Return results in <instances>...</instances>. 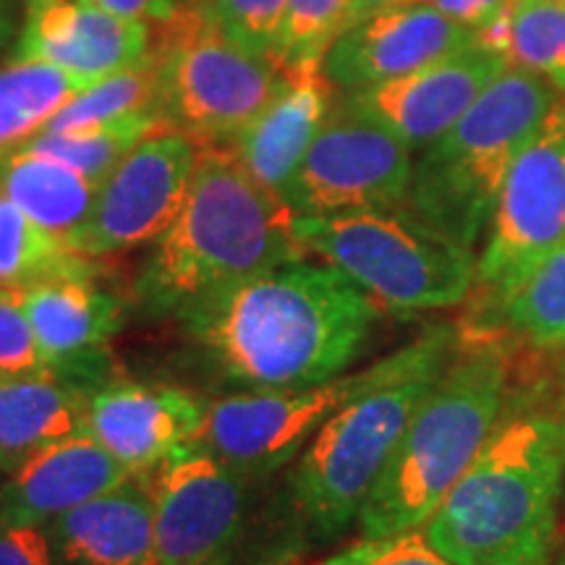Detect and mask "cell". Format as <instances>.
Returning a JSON list of instances; mask_svg holds the SVG:
<instances>
[{
  "label": "cell",
  "instance_id": "7402d4cb",
  "mask_svg": "<svg viewBox=\"0 0 565 565\" xmlns=\"http://www.w3.org/2000/svg\"><path fill=\"white\" fill-rule=\"evenodd\" d=\"M89 393L51 372L0 377V475L13 477L53 443L82 433Z\"/></svg>",
  "mask_w": 565,
  "mask_h": 565
},
{
  "label": "cell",
  "instance_id": "d4e9b609",
  "mask_svg": "<svg viewBox=\"0 0 565 565\" xmlns=\"http://www.w3.org/2000/svg\"><path fill=\"white\" fill-rule=\"evenodd\" d=\"M74 275H95V259L40 228L0 192V288L24 291Z\"/></svg>",
  "mask_w": 565,
  "mask_h": 565
},
{
  "label": "cell",
  "instance_id": "836d02e7",
  "mask_svg": "<svg viewBox=\"0 0 565 565\" xmlns=\"http://www.w3.org/2000/svg\"><path fill=\"white\" fill-rule=\"evenodd\" d=\"M0 565H58L45 529L0 519Z\"/></svg>",
  "mask_w": 565,
  "mask_h": 565
},
{
  "label": "cell",
  "instance_id": "f546056e",
  "mask_svg": "<svg viewBox=\"0 0 565 565\" xmlns=\"http://www.w3.org/2000/svg\"><path fill=\"white\" fill-rule=\"evenodd\" d=\"M183 3L200 11L238 47L275 61L288 0H183Z\"/></svg>",
  "mask_w": 565,
  "mask_h": 565
},
{
  "label": "cell",
  "instance_id": "7c38bea8",
  "mask_svg": "<svg viewBox=\"0 0 565 565\" xmlns=\"http://www.w3.org/2000/svg\"><path fill=\"white\" fill-rule=\"evenodd\" d=\"M200 150L192 137L173 129L139 141L97 186L89 221L71 246L100 259L158 242L186 202Z\"/></svg>",
  "mask_w": 565,
  "mask_h": 565
},
{
  "label": "cell",
  "instance_id": "52a82bcc",
  "mask_svg": "<svg viewBox=\"0 0 565 565\" xmlns=\"http://www.w3.org/2000/svg\"><path fill=\"white\" fill-rule=\"evenodd\" d=\"M294 236L307 257L338 267L395 312L458 307L475 288V252L404 207L296 215Z\"/></svg>",
  "mask_w": 565,
  "mask_h": 565
},
{
  "label": "cell",
  "instance_id": "d590c367",
  "mask_svg": "<svg viewBox=\"0 0 565 565\" xmlns=\"http://www.w3.org/2000/svg\"><path fill=\"white\" fill-rule=\"evenodd\" d=\"M105 11L116 13V17L145 21V24H168L175 13H179V3L175 0H95Z\"/></svg>",
  "mask_w": 565,
  "mask_h": 565
},
{
  "label": "cell",
  "instance_id": "8fae6325",
  "mask_svg": "<svg viewBox=\"0 0 565 565\" xmlns=\"http://www.w3.org/2000/svg\"><path fill=\"white\" fill-rule=\"evenodd\" d=\"M374 377V364L322 385L294 391H238L207 401L202 429L192 448L265 479L301 456L322 424Z\"/></svg>",
  "mask_w": 565,
  "mask_h": 565
},
{
  "label": "cell",
  "instance_id": "8992f818",
  "mask_svg": "<svg viewBox=\"0 0 565 565\" xmlns=\"http://www.w3.org/2000/svg\"><path fill=\"white\" fill-rule=\"evenodd\" d=\"M540 76L508 68L448 134L419 152L404 210L475 252L513 160L555 108Z\"/></svg>",
  "mask_w": 565,
  "mask_h": 565
},
{
  "label": "cell",
  "instance_id": "e575fe53",
  "mask_svg": "<svg viewBox=\"0 0 565 565\" xmlns=\"http://www.w3.org/2000/svg\"><path fill=\"white\" fill-rule=\"evenodd\" d=\"M433 9L471 32H482L494 21L505 19L519 0H427Z\"/></svg>",
  "mask_w": 565,
  "mask_h": 565
},
{
  "label": "cell",
  "instance_id": "ffe728a7",
  "mask_svg": "<svg viewBox=\"0 0 565 565\" xmlns=\"http://www.w3.org/2000/svg\"><path fill=\"white\" fill-rule=\"evenodd\" d=\"M134 475L87 429L53 443L21 466L0 490V519L45 526L87 500L116 490Z\"/></svg>",
  "mask_w": 565,
  "mask_h": 565
},
{
  "label": "cell",
  "instance_id": "4dcf8cb0",
  "mask_svg": "<svg viewBox=\"0 0 565 565\" xmlns=\"http://www.w3.org/2000/svg\"><path fill=\"white\" fill-rule=\"evenodd\" d=\"M351 0H288L275 61L282 68L303 61H322L343 32Z\"/></svg>",
  "mask_w": 565,
  "mask_h": 565
},
{
  "label": "cell",
  "instance_id": "b9f144b4",
  "mask_svg": "<svg viewBox=\"0 0 565 565\" xmlns=\"http://www.w3.org/2000/svg\"><path fill=\"white\" fill-rule=\"evenodd\" d=\"M563 416H565V414H563Z\"/></svg>",
  "mask_w": 565,
  "mask_h": 565
},
{
  "label": "cell",
  "instance_id": "5b68a950",
  "mask_svg": "<svg viewBox=\"0 0 565 565\" xmlns=\"http://www.w3.org/2000/svg\"><path fill=\"white\" fill-rule=\"evenodd\" d=\"M458 345L456 324H433L374 362L362 393L322 424L294 461L288 490L301 524L317 540L341 536L383 477L408 422Z\"/></svg>",
  "mask_w": 565,
  "mask_h": 565
},
{
  "label": "cell",
  "instance_id": "f35d334b",
  "mask_svg": "<svg viewBox=\"0 0 565 565\" xmlns=\"http://www.w3.org/2000/svg\"><path fill=\"white\" fill-rule=\"evenodd\" d=\"M553 3H561V6H565V0H553Z\"/></svg>",
  "mask_w": 565,
  "mask_h": 565
},
{
  "label": "cell",
  "instance_id": "9a60e30c",
  "mask_svg": "<svg viewBox=\"0 0 565 565\" xmlns=\"http://www.w3.org/2000/svg\"><path fill=\"white\" fill-rule=\"evenodd\" d=\"M152 26L105 11L95 0H26L17 58L47 63L89 87L152 53Z\"/></svg>",
  "mask_w": 565,
  "mask_h": 565
},
{
  "label": "cell",
  "instance_id": "60d3db41",
  "mask_svg": "<svg viewBox=\"0 0 565 565\" xmlns=\"http://www.w3.org/2000/svg\"><path fill=\"white\" fill-rule=\"evenodd\" d=\"M150 565H154V563H150Z\"/></svg>",
  "mask_w": 565,
  "mask_h": 565
},
{
  "label": "cell",
  "instance_id": "30bf717a",
  "mask_svg": "<svg viewBox=\"0 0 565 565\" xmlns=\"http://www.w3.org/2000/svg\"><path fill=\"white\" fill-rule=\"evenodd\" d=\"M412 150L338 92L328 121L288 181L282 202L294 215H338L359 210H398L412 183Z\"/></svg>",
  "mask_w": 565,
  "mask_h": 565
},
{
  "label": "cell",
  "instance_id": "1f68e13d",
  "mask_svg": "<svg viewBox=\"0 0 565 565\" xmlns=\"http://www.w3.org/2000/svg\"><path fill=\"white\" fill-rule=\"evenodd\" d=\"M320 565H454L437 550L424 529L383 540H359L353 547L330 555Z\"/></svg>",
  "mask_w": 565,
  "mask_h": 565
},
{
  "label": "cell",
  "instance_id": "74e56055",
  "mask_svg": "<svg viewBox=\"0 0 565 565\" xmlns=\"http://www.w3.org/2000/svg\"><path fill=\"white\" fill-rule=\"evenodd\" d=\"M11 30H13V24H11L9 6H6V0H0V45H3V42L9 40Z\"/></svg>",
  "mask_w": 565,
  "mask_h": 565
},
{
  "label": "cell",
  "instance_id": "f1b7e54d",
  "mask_svg": "<svg viewBox=\"0 0 565 565\" xmlns=\"http://www.w3.org/2000/svg\"><path fill=\"white\" fill-rule=\"evenodd\" d=\"M154 89H158V74H154V61L150 53V58L137 63V66L126 68L121 74H113L108 79L97 82L95 87L84 89L47 124L45 131L97 129V126L124 121V118L137 116V113L154 110Z\"/></svg>",
  "mask_w": 565,
  "mask_h": 565
},
{
  "label": "cell",
  "instance_id": "8d00e7d4",
  "mask_svg": "<svg viewBox=\"0 0 565 565\" xmlns=\"http://www.w3.org/2000/svg\"><path fill=\"white\" fill-rule=\"evenodd\" d=\"M419 3H427V0H351L349 17H345V26L353 24V21L364 19V17H372V13L404 9V6H419Z\"/></svg>",
  "mask_w": 565,
  "mask_h": 565
},
{
  "label": "cell",
  "instance_id": "3957f363",
  "mask_svg": "<svg viewBox=\"0 0 565 565\" xmlns=\"http://www.w3.org/2000/svg\"><path fill=\"white\" fill-rule=\"evenodd\" d=\"M565 482V416L508 412L422 529L454 565H550Z\"/></svg>",
  "mask_w": 565,
  "mask_h": 565
},
{
  "label": "cell",
  "instance_id": "ba28073f",
  "mask_svg": "<svg viewBox=\"0 0 565 565\" xmlns=\"http://www.w3.org/2000/svg\"><path fill=\"white\" fill-rule=\"evenodd\" d=\"M152 45L154 110L166 129L200 147H225L278 95L286 68L221 34L192 6L158 26Z\"/></svg>",
  "mask_w": 565,
  "mask_h": 565
},
{
  "label": "cell",
  "instance_id": "d6986e66",
  "mask_svg": "<svg viewBox=\"0 0 565 565\" xmlns=\"http://www.w3.org/2000/svg\"><path fill=\"white\" fill-rule=\"evenodd\" d=\"M338 89L324 76L322 61L286 66L278 95L231 145L233 158L259 186L280 196L317 134L333 110Z\"/></svg>",
  "mask_w": 565,
  "mask_h": 565
},
{
  "label": "cell",
  "instance_id": "7a4b0ae2",
  "mask_svg": "<svg viewBox=\"0 0 565 565\" xmlns=\"http://www.w3.org/2000/svg\"><path fill=\"white\" fill-rule=\"evenodd\" d=\"M294 217L228 147H202L186 202L139 270L134 296L141 312L183 320L238 282L307 257Z\"/></svg>",
  "mask_w": 565,
  "mask_h": 565
},
{
  "label": "cell",
  "instance_id": "484cf974",
  "mask_svg": "<svg viewBox=\"0 0 565 565\" xmlns=\"http://www.w3.org/2000/svg\"><path fill=\"white\" fill-rule=\"evenodd\" d=\"M490 333L534 351L565 345V242L503 303Z\"/></svg>",
  "mask_w": 565,
  "mask_h": 565
},
{
  "label": "cell",
  "instance_id": "e0dca14e",
  "mask_svg": "<svg viewBox=\"0 0 565 565\" xmlns=\"http://www.w3.org/2000/svg\"><path fill=\"white\" fill-rule=\"evenodd\" d=\"M511 68L503 55L475 42L466 51L429 63L414 74L353 92V100L383 121L412 152H424L448 134L479 95Z\"/></svg>",
  "mask_w": 565,
  "mask_h": 565
},
{
  "label": "cell",
  "instance_id": "5bb4252c",
  "mask_svg": "<svg viewBox=\"0 0 565 565\" xmlns=\"http://www.w3.org/2000/svg\"><path fill=\"white\" fill-rule=\"evenodd\" d=\"M477 34L429 3L372 13L333 40L322 58L324 76L343 95L414 74L429 63L471 47Z\"/></svg>",
  "mask_w": 565,
  "mask_h": 565
},
{
  "label": "cell",
  "instance_id": "cb8c5ba5",
  "mask_svg": "<svg viewBox=\"0 0 565 565\" xmlns=\"http://www.w3.org/2000/svg\"><path fill=\"white\" fill-rule=\"evenodd\" d=\"M84 84L47 63L13 58L0 66V162L30 145L66 105L79 97Z\"/></svg>",
  "mask_w": 565,
  "mask_h": 565
},
{
  "label": "cell",
  "instance_id": "ac0fdd59",
  "mask_svg": "<svg viewBox=\"0 0 565 565\" xmlns=\"http://www.w3.org/2000/svg\"><path fill=\"white\" fill-rule=\"evenodd\" d=\"M47 372L87 391L105 385L108 345L121 330L126 307L97 286L95 275L38 282L21 291Z\"/></svg>",
  "mask_w": 565,
  "mask_h": 565
},
{
  "label": "cell",
  "instance_id": "277c9868",
  "mask_svg": "<svg viewBox=\"0 0 565 565\" xmlns=\"http://www.w3.org/2000/svg\"><path fill=\"white\" fill-rule=\"evenodd\" d=\"M511 395L513 356L505 338L458 328L454 359L424 395L359 513V540H383L427 524L490 443Z\"/></svg>",
  "mask_w": 565,
  "mask_h": 565
},
{
  "label": "cell",
  "instance_id": "ab89813d",
  "mask_svg": "<svg viewBox=\"0 0 565 565\" xmlns=\"http://www.w3.org/2000/svg\"><path fill=\"white\" fill-rule=\"evenodd\" d=\"M0 490H3V487H0Z\"/></svg>",
  "mask_w": 565,
  "mask_h": 565
},
{
  "label": "cell",
  "instance_id": "6da1fadb",
  "mask_svg": "<svg viewBox=\"0 0 565 565\" xmlns=\"http://www.w3.org/2000/svg\"><path fill=\"white\" fill-rule=\"evenodd\" d=\"M380 303L328 263L299 257L183 317L207 362L242 391H294L345 374Z\"/></svg>",
  "mask_w": 565,
  "mask_h": 565
},
{
  "label": "cell",
  "instance_id": "83f0119b",
  "mask_svg": "<svg viewBox=\"0 0 565 565\" xmlns=\"http://www.w3.org/2000/svg\"><path fill=\"white\" fill-rule=\"evenodd\" d=\"M505 61L565 92V6L519 0L508 13Z\"/></svg>",
  "mask_w": 565,
  "mask_h": 565
},
{
  "label": "cell",
  "instance_id": "2e32d148",
  "mask_svg": "<svg viewBox=\"0 0 565 565\" xmlns=\"http://www.w3.org/2000/svg\"><path fill=\"white\" fill-rule=\"evenodd\" d=\"M207 398L186 387L116 380L89 393L84 429L134 477H150L202 429Z\"/></svg>",
  "mask_w": 565,
  "mask_h": 565
},
{
  "label": "cell",
  "instance_id": "4fadbf2b",
  "mask_svg": "<svg viewBox=\"0 0 565 565\" xmlns=\"http://www.w3.org/2000/svg\"><path fill=\"white\" fill-rule=\"evenodd\" d=\"M254 482L192 445L175 450L152 475V563L223 565L244 526Z\"/></svg>",
  "mask_w": 565,
  "mask_h": 565
},
{
  "label": "cell",
  "instance_id": "4316f807",
  "mask_svg": "<svg viewBox=\"0 0 565 565\" xmlns=\"http://www.w3.org/2000/svg\"><path fill=\"white\" fill-rule=\"evenodd\" d=\"M166 129L160 121V116L154 110L137 113V116L124 118V121L97 126V129H84V131H42L40 137H34L30 145H24V150L47 154L66 162L68 168H74L76 173H82L84 179L100 186L108 179L113 168L129 154L139 141H145L152 134Z\"/></svg>",
  "mask_w": 565,
  "mask_h": 565
},
{
  "label": "cell",
  "instance_id": "603a6c76",
  "mask_svg": "<svg viewBox=\"0 0 565 565\" xmlns=\"http://www.w3.org/2000/svg\"><path fill=\"white\" fill-rule=\"evenodd\" d=\"M0 192L40 228L71 246L89 221L97 186L66 162L21 147L0 162Z\"/></svg>",
  "mask_w": 565,
  "mask_h": 565
},
{
  "label": "cell",
  "instance_id": "9c48e42d",
  "mask_svg": "<svg viewBox=\"0 0 565 565\" xmlns=\"http://www.w3.org/2000/svg\"><path fill=\"white\" fill-rule=\"evenodd\" d=\"M565 242V103H555L505 175L484 249L477 257L469 317L458 328L490 333L519 286Z\"/></svg>",
  "mask_w": 565,
  "mask_h": 565
},
{
  "label": "cell",
  "instance_id": "d6a6232c",
  "mask_svg": "<svg viewBox=\"0 0 565 565\" xmlns=\"http://www.w3.org/2000/svg\"><path fill=\"white\" fill-rule=\"evenodd\" d=\"M45 372V359L26 320L21 291L0 288V377H26V374Z\"/></svg>",
  "mask_w": 565,
  "mask_h": 565
},
{
  "label": "cell",
  "instance_id": "44dd1931",
  "mask_svg": "<svg viewBox=\"0 0 565 565\" xmlns=\"http://www.w3.org/2000/svg\"><path fill=\"white\" fill-rule=\"evenodd\" d=\"M58 565H150L154 561V505L150 477H131L74 511L47 521Z\"/></svg>",
  "mask_w": 565,
  "mask_h": 565
}]
</instances>
